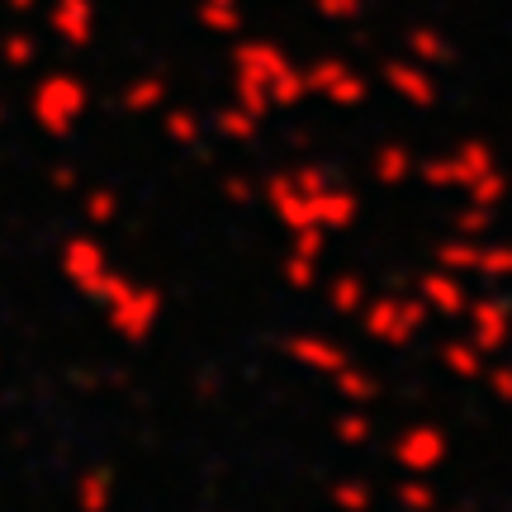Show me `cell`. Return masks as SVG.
<instances>
[{
  "instance_id": "16",
  "label": "cell",
  "mask_w": 512,
  "mask_h": 512,
  "mask_svg": "<svg viewBox=\"0 0 512 512\" xmlns=\"http://www.w3.org/2000/svg\"><path fill=\"white\" fill-rule=\"evenodd\" d=\"M380 498L389 503V508H399V512H437L441 508L437 479H427V475H399V470L384 479Z\"/></svg>"
},
{
  "instance_id": "6",
  "label": "cell",
  "mask_w": 512,
  "mask_h": 512,
  "mask_svg": "<svg viewBox=\"0 0 512 512\" xmlns=\"http://www.w3.org/2000/svg\"><path fill=\"white\" fill-rule=\"evenodd\" d=\"M280 351L299 375L328 384L356 361V332H351V323H304L280 342Z\"/></svg>"
},
{
  "instance_id": "1",
  "label": "cell",
  "mask_w": 512,
  "mask_h": 512,
  "mask_svg": "<svg viewBox=\"0 0 512 512\" xmlns=\"http://www.w3.org/2000/svg\"><path fill=\"white\" fill-rule=\"evenodd\" d=\"M261 209L280 233H328L342 238L361 223V185L337 176L332 166H275L261 176Z\"/></svg>"
},
{
  "instance_id": "18",
  "label": "cell",
  "mask_w": 512,
  "mask_h": 512,
  "mask_svg": "<svg viewBox=\"0 0 512 512\" xmlns=\"http://www.w3.org/2000/svg\"><path fill=\"white\" fill-rule=\"evenodd\" d=\"M475 285H498V290H508L512 285V238H503V233L479 238Z\"/></svg>"
},
{
  "instance_id": "4",
  "label": "cell",
  "mask_w": 512,
  "mask_h": 512,
  "mask_svg": "<svg viewBox=\"0 0 512 512\" xmlns=\"http://www.w3.org/2000/svg\"><path fill=\"white\" fill-rule=\"evenodd\" d=\"M432 328H437V318L427 313V304H422L413 290H370L361 313L351 318L356 342L380 347V351L413 347V342H422Z\"/></svg>"
},
{
  "instance_id": "7",
  "label": "cell",
  "mask_w": 512,
  "mask_h": 512,
  "mask_svg": "<svg viewBox=\"0 0 512 512\" xmlns=\"http://www.w3.org/2000/svg\"><path fill=\"white\" fill-rule=\"evenodd\" d=\"M484 356H503L512 347V294L498 285H475L470 304L456 323Z\"/></svg>"
},
{
  "instance_id": "3",
  "label": "cell",
  "mask_w": 512,
  "mask_h": 512,
  "mask_svg": "<svg viewBox=\"0 0 512 512\" xmlns=\"http://www.w3.org/2000/svg\"><path fill=\"white\" fill-rule=\"evenodd\" d=\"M413 181L432 195H451V200L479 204V209H503L512 195L508 176L498 171L494 152L484 143H456L441 157H427V162H418Z\"/></svg>"
},
{
  "instance_id": "9",
  "label": "cell",
  "mask_w": 512,
  "mask_h": 512,
  "mask_svg": "<svg viewBox=\"0 0 512 512\" xmlns=\"http://www.w3.org/2000/svg\"><path fill=\"white\" fill-rule=\"evenodd\" d=\"M432 356H437V370L456 384H479L484 370H489V356L456 328V323H437L432 328Z\"/></svg>"
},
{
  "instance_id": "5",
  "label": "cell",
  "mask_w": 512,
  "mask_h": 512,
  "mask_svg": "<svg viewBox=\"0 0 512 512\" xmlns=\"http://www.w3.org/2000/svg\"><path fill=\"white\" fill-rule=\"evenodd\" d=\"M380 446L389 465L399 470V475H427L437 479L446 470V460H451V427L441 418H427V413H413V418H399L389 422L380 432Z\"/></svg>"
},
{
  "instance_id": "24",
  "label": "cell",
  "mask_w": 512,
  "mask_h": 512,
  "mask_svg": "<svg viewBox=\"0 0 512 512\" xmlns=\"http://www.w3.org/2000/svg\"><path fill=\"white\" fill-rule=\"evenodd\" d=\"M0 370H5V342H0Z\"/></svg>"
},
{
  "instance_id": "17",
  "label": "cell",
  "mask_w": 512,
  "mask_h": 512,
  "mask_svg": "<svg viewBox=\"0 0 512 512\" xmlns=\"http://www.w3.org/2000/svg\"><path fill=\"white\" fill-rule=\"evenodd\" d=\"M328 389L337 403H361V408H375V403H380V375H375V366H370L361 351H356V361H351L337 380H328Z\"/></svg>"
},
{
  "instance_id": "11",
  "label": "cell",
  "mask_w": 512,
  "mask_h": 512,
  "mask_svg": "<svg viewBox=\"0 0 512 512\" xmlns=\"http://www.w3.org/2000/svg\"><path fill=\"white\" fill-rule=\"evenodd\" d=\"M119 503V475L110 465H76L72 479H67V508L72 512H114Z\"/></svg>"
},
{
  "instance_id": "21",
  "label": "cell",
  "mask_w": 512,
  "mask_h": 512,
  "mask_svg": "<svg viewBox=\"0 0 512 512\" xmlns=\"http://www.w3.org/2000/svg\"><path fill=\"white\" fill-rule=\"evenodd\" d=\"M219 128H223V138H233V143H252V138H256V114L223 110L219 114Z\"/></svg>"
},
{
  "instance_id": "14",
  "label": "cell",
  "mask_w": 512,
  "mask_h": 512,
  "mask_svg": "<svg viewBox=\"0 0 512 512\" xmlns=\"http://www.w3.org/2000/svg\"><path fill=\"white\" fill-rule=\"evenodd\" d=\"M119 219H124V190L114 181H91L76 195V223H81V228H91V233L105 238Z\"/></svg>"
},
{
  "instance_id": "10",
  "label": "cell",
  "mask_w": 512,
  "mask_h": 512,
  "mask_svg": "<svg viewBox=\"0 0 512 512\" xmlns=\"http://www.w3.org/2000/svg\"><path fill=\"white\" fill-rule=\"evenodd\" d=\"M370 290H375V285H370V280L356 271V266L332 261L328 275H323V285H318V299H323L328 318H337V323H351V318L361 313V304L370 299Z\"/></svg>"
},
{
  "instance_id": "2",
  "label": "cell",
  "mask_w": 512,
  "mask_h": 512,
  "mask_svg": "<svg viewBox=\"0 0 512 512\" xmlns=\"http://www.w3.org/2000/svg\"><path fill=\"white\" fill-rule=\"evenodd\" d=\"M91 309H95V318L105 323V332H110L114 342L143 347V342H152L157 328H162L166 294L157 280H147V275L128 271L124 261H114L110 271H105V280L95 285Z\"/></svg>"
},
{
  "instance_id": "19",
  "label": "cell",
  "mask_w": 512,
  "mask_h": 512,
  "mask_svg": "<svg viewBox=\"0 0 512 512\" xmlns=\"http://www.w3.org/2000/svg\"><path fill=\"white\" fill-rule=\"evenodd\" d=\"M479 389H484V394H489L498 408H512V351H503V356H489V370H484Z\"/></svg>"
},
{
  "instance_id": "22",
  "label": "cell",
  "mask_w": 512,
  "mask_h": 512,
  "mask_svg": "<svg viewBox=\"0 0 512 512\" xmlns=\"http://www.w3.org/2000/svg\"><path fill=\"white\" fill-rule=\"evenodd\" d=\"M394 91H399L403 100H413V105H427V100H432V86H427L418 72H394Z\"/></svg>"
},
{
  "instance_id": "15",
  "label": "cell",
  "mask_w": 512,
  "mask_h": 512,
  "mask_svg": "<svg viewBox=\"0 0 512 512\" xmlns=\"http://www.w3.org/2000/svg\"><path fill=\"white\" fill-rule=\"evenodd\" d=\"M366 171L375 190H403V185H413V176H418V157H413L408 143H380L370 152Z\"/></svg>"
},
{
  "instance_id": "20",
  "label": "cell",
  "mask_w": 512,
  "mask_h": 512,
  "mask_svg": "<svg viewBox=\"0 0 512 512\" xmlns=\"http://www.w3.org/2000/svg\"><path fill=\"white\" fill-rule=\"evenodd\" d=\"M162 138H166V143H176V147H195V143H200V119H195V114H190V110L166 114Z\"/></svg>"
},
{
  "instance_id": "8",
  "label": "cell",
  "mask_w": 512,
  "mask_h": 512,
  "mask_svg": "<svg viewBox=\"0 0 512 512\" xmlns=\"http://www.w3.org/2000/svg\"><path fill=\"white\" fill-rule=\"evenodd\" d=\"M408 290L427 304V313H432L437 323H460V313H465L470 294H475V280H465V275H456V271H446V266H432V261H427V266L413 275V285H408Z\"/></svg>"
},
{
  "instance_id": "23",
  "label": "cell",
  "mask_w": 512,
  "mask_h": 512,
  "mask_svg": "<svg viewBox=\"0 0 512 512\" xmlns=\"http://www.w3.org/2000/svg\"><path fill=\"white\" fill-rule=\"evenodd\" d=\"M437 512H465V508H456V503H441V508Z\"/></svg>"
},
{
  "instance_id": "12",
  "label": "cell",
  "mask_w": 512,
  "mask_h": 512,
  "mask_svg": "<svg viewBox=\"0 0 512 512\" xmlns=\"http://www.w3.org/2000/svg\"><path fill=\"white\" fill-rule=\"evenodd\" d=\"M380 418H375V408H361V403H337L328 418V437L337 451H347V456H361L370 451L375 441H380Z\"/></svg>"
},
{
  "instance_id": "13",
  "label": "cell",
  "mask_w": 512,
  "mask_h": 512,
  "mask_svg": "<svg viewBox=\"0 0 512 512\" xmlns=\"http://www.w3.org/2000/svg\"><path fill=\"white\" fill-rule=\"evenodd\" d=\"M81 110H86V95L76 91L72 81H53V86H43L34 100V119L43 133H53V138H67L76 128V119H81Z\"/></svg>"
}]
</instances>
